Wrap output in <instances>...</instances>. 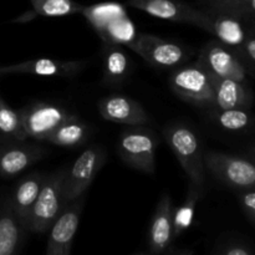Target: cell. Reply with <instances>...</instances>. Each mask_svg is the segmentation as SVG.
Wrapping results in <instances>:
<instances>
[{
	"label": "cell",
	"mask_w": 255,
	"mask_h": 255,
	"mask_svg": "<svg viewBox=\"0 0 255 255\" xmlns=\"http://www.w3.org/2000/svg\"><path fill=\"white\" fill-rule=\"evenodd\" d=\"M169 148L181 163L189 182L204 189L206 167L204 153L198 134L183 124H172L163 129Z\"/></svg>",
	"instance_id": "1"
},
{
	"label": "cell",
	"mask_w": 255,
	"mask_h": 255,
	"mask_svg": "<svg viewBox=\"0 0 255 255\" xmlns=\"http://www.w3.org/2000/svg\"><path fill=\"white\" fill-rule=\"evenodd\" d=\"M159 139L146 126H127L120 133L117 152L127 166L152 174L156 169V153Z\"/></svg>",
	"instance_id": "2"
},
{
	"label": "cell",
	"mask_w": 255,
	"mask_h": 255,
	"mask_svg": "<svg viewBox=\"0 0 255 255\" xmlns=\"http://www.w3.org/2000/svg\"><path fill=\"white\" fill-rule=\"evenodd\" d=\"M66 171V168H62L45 176L40 193L30 214L27 231L32 233H46L60 216L65 207L62 186Z\"/></svg>",
	"instance_id": "3"
},
{
	"label": "cell",
	"mask_w": 255,
	"mask_h": 255,
	"mask_svg": "<svg viewBox=\"0 0 255 255\" xmlns=\"http://www.w3.org/2000/svg\"><path fill=\"white\" fill-rule=\"evenodd\" d=\"M169 85L177 96L192 105L214 107V91L209 72L196 61L176 67L169 77Z\"/></svg>",
	"instance_id": "4"
},
{
	"label": "cell",
	"mask_w": 255,
	"mask_h": 255,
	"mask_svg": "<svg viewBox=\"0 0 255 255\" xmlns=\"http://www.w3.org/2000/svg\"><path fill=\"white\" fill-rule=\"evenodd\" d=\"M207 171L231 188L244 191L255 187V158L209 151L204 154Z\"/></svg>",
	"instance_id": "5"
},
{
	"label": "cell",
	"mask_w": 255,
	"mask_h": 255,
	"mask_svg": "<svg viewBox=\"0 0 255 255\" xmlns=\"http://www.w3.org/2000/svg\"><path fill=\"white\" fill-rule=\"evenodd\" d=\"M106 161V152L101 146L92 144L84 149V152L66 171L62 186V199L65 206L84 196Z\"/></svg>",
	"instance_id": "6"
},
{
	"label": "cell",
	"mask_w": 255,
	"mask_h": 255,
	"mask_svg": "<svg viewBox=\"0 0 255 255\" xmlns=\"http://www.w3.org/2000/svg\"><path fill=\"white\" fill-rule=\"evenodd\" d=\"M126 46L149 65L161 70L176 69L189 59L188 49L181 44L151 34H137Z\"/></svg>",
	"instance_id": "7"
},
{
	"label": "cell",
	"mask_w": 255,
	"mask_h": 255,
	"mask_svg": "<svg viewBox=\"0 0 255 255\" xmlns=\"http://www.w3.org/2000/svg\"><path fill=\"white\" fill-rule=\"evenodd\" d=\"M197 61L214 76L248 84V72L237 52L218 40L204 45Z\"/></svg>",
	"instance_id": "8"
},
{
	"label": "cell",
	"mask_w": 255,
	"mask_h": 255,
	"mask_svg": "<svg viewBox=\"0 0 255 255\" xmlns=\"http://www.w3.org/2000/svg\"><path fill=\"white\" fill-rule=\"evenodd\" d=\"M25 138L46 141L50 134L70 116V112L60 105L35 102L20 110Z\"/></svg>",
	"instance_id": "9"
},
{
	"label": "cell",
	"mask_w": 255,
	"mask_h": 255,
	"mask_svg": "<svg viewBox=\"0 0 255 255\" xmlns=\"http://www.w3.org/2000/svg\"><path fill=\"white\" fill-rule=\"evenodd\" d=\"M196 26L208 31L236 52L251 35L247 25L236 15L213 9L202 10Z\"/></svg>",
	"instance_id": "10"
},
{
	"label": "cell",
	"mask_w": 255,
	"mask_h": 255,
	"mask_svg": "<svg viewBox=\"0 0 255 255\" xmlns=\"http://www.w3.org/2000/svg\"><path fill=\"white\" fill-rule=\"evenodd\" d=\"M85 197L70 202L50 228L46 255H70L81 218Z\"/></svg>",
	"instance_id": "11"
},
{
	"label": "cell",
	"mask_w": 255,
	"mask_h": 255,
	"mask_svg": "<svg viewBox=\"0 0 255 255\" xmlns=\"http://www.w3.org/2000/svg\"><path fill=\"white\" fill-rule=\"evenodd\" d=\"M99 112L105 120L126 126H147L152 119L139 102L124 95H110L99 102Z\"/></svg>",
	"instance_id": "12"
},
{
	"label": "cell",
	"mask_w": 255,
	"mask_h": 255,
	"mask_svg": "<svg viewBox=\"0 0 255 255\" xmlns=\"http://www.w3.org/2000/svg\"><path fill=\"white\" fill-rule=\"evenodd\" d=\"M173 207L169 194H163L157 203L152 216L148 232L149 252L154 255H164L171 251L176 238L173 234Z\"/></svg>",
	"instance_id": "13"
},
{
	"label": "cell",
	"mask_w": 255,
	"mask_h": 255,
	"mask_svg": "<svg viewBox=\"0 0 255 255\" xmlns=\"http://www.w3.org/2000/svg\"><path fill=\"white\" fill-rule=\"evenodd\" d=\"M127 5L157 19L191 25L197 24L202 11L182 0H127Z\"/></svg>",
	"instance_id": "14"
},
{
	"label": "cell",
	"mask_w": 255,
	"mask_h": 255,
	"mask_svg": "<svg viewBox=\"0 0 255 255\" xmlns=\"http://www.w3.org/2000/svg\"><path fill=\"white\" fill-rule=\"evenodd\" d=\"M47 151L35 144L15 141L0 147V177L14 178L27 167L41 159Z\"/></svg>",
	"instance_id": "15"
},
{
	"label": "cell",
	"mask_w": 255,
	"mask_h": 255,
	"mask_svg": "<svg viewBox=\"0 0 255 255\" xmlns=\"http://www.w3.org/2000/svg\"><path fill=\"white\" fill-rule=\"evenodd\" d=\"M85 67L84 61H62V60L41 59L29 60L10 66H0V75L29 74L35 76L70 77L76 75Z\"/></svg>",
	"instance_id": "16"
},
{
	"label": "cell",
	"mask_w": 255,
	"mask_h": 255,
	"mask_svg": "<svg viewBox=\"0 0 255 255\" xmlns=\"http://www.w3.org/2000/svg\"><path fill=\"white\" fill-rule=\"evenodd\" d=\"M209 75L214 91L213 109H252L254 97L249 84H243L231 79H222L212 74Z\"/></svg>",
	"instance_id": "17"
},
{
	"label": "cell",
	"mask_w": 255,
	"mask_h": 255,
	"mask_svg": "<svg viewBox=\"0 0 255 255\" xmlns=\"http://www.w3.org/2000/svg\"><path fill=\"white\" fill-rule=\"evenodd\" d=\"M44 179L45 176L42 173L32 172V173H29L24 178L20 179L19 183L15 187L14 192H12L10 203H11L12 209L19 218L20 223L26 231L27 227H29V219L32 207H34L35 201L39 196Z\"/></svg>",
	"instance_id": "18"
},
{
	"label": "cell",
	"mask_w": 255,
	"mask_h": 255,
	"mask_svg": "<svg viewBox=\"0 0 255 255\" xmlns=\"http://www.w3.org/2000/svg\"><path fill=\"white\" fill-rule=\"evenodd\" d=\"M131 60L121 44L104 42L102 49V84L119 86L126 81Z\"/></svg>",
	"instance_id": "19"
},
{
	"label": "cell",
	"mask_w": 255,
	"mask_h": 255,
	"mask_svg": "<svg viewBox=\"0 0 255 255\" xmlns=\"http://www.w3.org/2000/svg\"><path fill=\"white\" fill-rule=\"evenodd\" d=\"M25 232L9 199L0 208V255L19 254Z\"/></svg>",
	"instance_id": "20"
},
{
	"label": "cell",
	"mask_w": 255,
	"mask_h": 255,
	"mask_svg": "<svg viewBox=\"0 0 255 255\" xmlns=\"http://www.w3.org/2000/svg\"><path fill=\"white\" fill-rule=\"evenodd\" d=\"M89 132L90 127L84 120L70 114V116L50 134L46 142L59 147L74 148L86 142Z\"/></svg>",
	"instance_id": "21"
},
{
	"label": "cell",
	"mask_w": 255,
	"mask_h": 255,
	"mask_svg": "<svg viewBox=\"0 0 255 255\" xmlns=\"http://www.w3.org/2000/svg\"><path fill=\"white\" fill-rule=\"evenodd\" d=\"M203 188L196 186V184L188 183V191H187L186 199L178 208L173 209V234L174 238L182 236L189 227L192 226L196 213V207L201 197L203 196Z\"/></svg>",
	"instance_id": "22"
},
{
	"label": "cell",
	"mask_w": 255,
	"mask_h": 255,
	"mask_svg": "<svg viewBox=\"0 0 255 255\" xmlns=\"http://www.w3.org/2000/svg\"><path fill=\"white\" fill-rule=\"evenodd\" d=\"M212 117L222 128L229 132H243L253 127L254 116L251 109H212Z\"/></svg>",
	"instance_id": "23"
},
{
	"label": "cell",
	"mask_w": 255,
	"mask_h": 255,
	"mask_svg": "<svg viewBox=\"0 0 255 255\" xmlns=\"http://www.w3.org/2000/svg\"><path fill=\"white\" fill-rule=\"evenodd\" d=\"M209 9L236 15L249 29L251 35L255 31V0H206Z\"/></svg>",
	"instance_id": "24"
},
{
	"label": "cell",
	"mask_w": 255,
	"mask_h": 255,
	"mask_svg": "<svg viewBox=\"0 0 255 255\" xmlns=\"http://www.w3.org/2000/svg\"><path fill=\"white\" fill-rule=\"evenodd\" d=\"M82 14L99 32H102L109 24L117 17L127 15L124 6L116 2H102V4L85 6Z\"/></svg>",
	"instance_id": "25"
},
{
	"label": "cell",
	"mask_w": 255,
	"mask_h": 255,
	"mask_svg": "<svg viewBox=\"0 0 255 255\" xmlns=\"http://www.w3.org/2000/svg\"><path fill=\"white\" fill-rule=\"evenodd\" d=\"M36 15L45 17H61L82 12L84 5L74 0H30Z\"/></svg>",
	"instance_id": "26"
},
{
	"label": "cell",
	"mask_w": 255,
	"mask_h": 255,
	"mask_svg": "<svg viewBox=\"0 0 255 255\" xmlns=\"http://www.w3.org/2000/svg\"><path fill=\"white\" fill-rule=\"evenodd\" d=\"M0 133L14 141H25L21 115L15 111L0 96Z\"/></svg>",
	"instance_id": "27"
},
{
	"label": "cell",
	"mask_w": 255,
	"mask_h": 255,
	"mask_svg": "<svg viewBox=\"0 0 255 255\" xmlns=\"http://www.w3.org/2000/svg\"><path fill=\"white\" fill-rule=\"evenodd\" d=\"M237 55L246 66L247 72L255 75V35H249Z\"/></svg>",
	"instance_id": "28"
},
{
	"label": "cell",
	"mask_w": 255,
	"mask_h": 255,
	"mask_svg": "<svg viewBox=\"0 0 255 255\" xmlns=\"http://www.w3.org/2000/svg\"><path fill=\"white\" fill-rule=\"evenodd\" d=\"M238 198L246 216L252 223L255 224V187L239 191Z\"/></svg>",
	"instance_id": "29"
},
{
	"label": "cell",
	"mask_w": 255,
	"mask_h": 255,
	"mask_svg": "<svg viewBox=\"0 0 255 255\" xmlns=\"http://www.w3.org/2000/svg\"><path fill=\"white\" fill-rule=\"evenodd\" d=\"M218 255H255L252 248L242 242H231L219 251Z\"/></svg>",
	"instance_id": "30"
},
{
	"label": "cell",
	"mask_w": 255,
	"mask_h": 255,
	"mask_svg": "<svg viewBox=\"0 0 255 255\" xmlns=\"http://www.w3.org/2000/svg\"><path fill=\"white\" fill-rule=\"evenodd\" d=\"M249 154H251V157H253V158H255V144H253V146L249 147Z\"/></svg>",
	"instance_id": "31"
},
{
	"label": "cell",
	"mask_w": 255,
	"mask_h": 255,
	"mask_svg": "<svg viewBox=\"0 0 255 255\" xmlns=\"http://www.w3.org/2000/svg\"><path fill=\"white\" fill-rule=\"evenodd\" d=\"M136 255H154V254H152L151 252H149V253H139V254H136Z\"/></svg>",
	"instance_id": "32"
},
{
	"label": "cell",
	"mask_w": 255,
	"mask_h": 255,
	"mask_svg": "<svg viewBox=\"0 0 255 255\" xmlns=\"http://www.w3.org/2000/svg\"><path fill=\"white\" fill-rule=\"evenodd\" d=\"M177 255H191V254H188V253H179V254H177Z\"/></svg>",
	"instance_id": "33"
},
{
	"label": "cell",
	"mask_w": 255,
	"mask_h": 255,
	"mask_svg": "<svg viewBox=\"0 0 255 255\" xmlns=\"http://www.w3.org/2000/svg\"><path fill=\"white\" fill-rule=\"evenodd\" d=\"M0 76H1V75H0Z\"/></svg>",
	"instance_id": "34"
}]
</instances>
